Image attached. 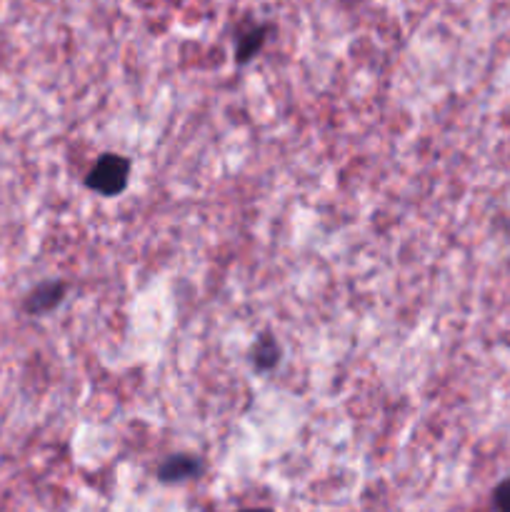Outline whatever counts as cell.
<instances>
[{
    "label": "cell",
    "instance_id": "obj_1",
    "mask_svg": "<svg viewBox=\"0 0 510 512\" xmlns=\"http://www.w3.org/2000/svg\"><path fill=\"white\" fill-rule=\"evenodd\" d=\"M130 178V160L118 153H103L90 168L85 185L105 198H115L125 190Z\"/></svg>",
    "mask_w": 510,
    "mask_h": 512
},
{
    "label": "cell",
    "instance_id": "obj_2",
    "mask_svg": "<svg viewBox=\"0 0 510 512\" xmlns=\"http://www.w3.org/2000/svg\"><path fill=\"white\" fill-rule=\"evenodd\" d=\"M65 298V283L60 280H48V283H40L33 293L25 298V313L28 315H45L50 310L58 308Z\"/></svg>",
    "mask_w": 510,
    "mask_h": 512
},
{
    "label": "cell",
    "instance_id": "obj_3",
    "mask_svg": "<svg viewBox=\"0 0 510 512\" xmlns=\"http://www.w3.org/2000/svg\"><path fill=\"white\" fill-rule=\"evenodd\" d=\"M268 35H270L268 23H253L248 25V28L240 30L238 38H235V63L248 65L250 60L263 50Z\"/></svg>",
    "mask_w": 510,
    "mask_h": 512
},
{
    "label": "cell",
    "instance_id": "obj_4",
    "mask_svg": "<svg viewBox=\"0 0 510 512\" xmlns=\"http://www.w3.org/2000/svg\"><path fill=\"white\" fill-rule=\"evenodd\" d=\"M203 463L195 455H170L158 468L160 483H185V480L198 478Z\"/></svg>",
    "mask_w": 510,
    "mask_h": 512
},
{
    "label": "cell",
    "instance_id": "obj_5",
    "mask_svg": "<svg viewBox=\"0 0 510 512\" xmlns=\"http://www.w3.org/2000/svg\"><path fill=\"white\" fill-rule=\"evenodd\" d=\"M253 363L258 370H273L275 365L280 363V345L278 340L270 338V335H263L258 343L253 345Z\"/></svg>",
    "mask_w": 510,
    "mask_h": 512
},
{
    "label": "cell",
    "instance_id": "obj_6",
    "mask_svg": "<svg viewBox=\"0 0 510 512\" xmlns=\"http://www.w3.org/2000/svg\"><path fill=\"white\" fill-rule=\"evenodd\" d=\"M493 508L495 512H510V478L495 488L493 493Z\"/></svg>",
    "mask_w": 510,
    "mask_h": 512
},
{
    "label": "cell",
    "instance_id": "obj_7",
    "mask_svg": "<svg viewBox=\"0 0 510 512\" xmlns=\"http://www.w3.org/2000/svg\"><path fill=\"white\" fill-rule=\"evenodd\" d=\"M240 512H270V510H240Z\"/></svg>",
    "mask_w": 510,
    "mask_h": 512
}]
</instances>
